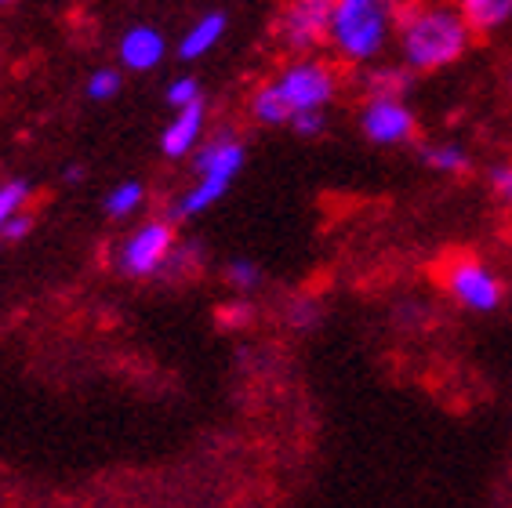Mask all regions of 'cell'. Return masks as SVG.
<instances>
[{"mask_svg":"<svg viewBox=\"0 0 512 508\" xmlns=\"http://www.w3.org/2000/svg\"><path fill=\"white\" fill-rule=\"evenodd\" d=\"M393 26L400 33V51L414 73H436L462 59L473 30L462 11L425 0V4H393Z\"/></svg>","mask_w":512,"mask_h":508,"instance_id":"obj_1","label":"cell"},{"mask_svg":"<svg viewBox=\"0 0 512 508\" xmlns=\"http://www.w3.org/2000/svg\"><path fill=\"white\" fill-rule=\"evenodd\" d=\"M393 30V0H335L331 37L342 62H371Z\"/></svg>","mask_w":512,"mask_h":508,"instance_id":"obj_2","label":"cell"},{"mask_svg":"<svg viewBox=\"0 0 512 508\" xmlns=\"http://www.w3.org/2000/svg\"><path fill=\"white\" fill-rule=\"evenodd\" d=\"M276 91L284 95V102L291 106V117L298 109H327L335 102V95L342 91V73L335 69V62L324 59H295L287 69L276 73Z\"/></svg>","mask_w":512,"mask_h":508,"instance_id":"obj_3","label":"cell"},{"mask_svg":"<svg viewBox=\"0 0 512 508\" xmlns=\"http://www.w3.org/2000/svg\"><path fill=\"white\" fill-rule=\"evenodd\" d=\"M335 0H287L276 22V40L287 55H313L331 37Z\"/></svg>","mask_w":512,"mask_h":508,"instance_id":"obj_4","label":"cell"},{"mask_svg":"<svg viewBox=\"0 0 512 508\" xmlns=\"http://www.w3.org/2000/svg\"><path fill=\"white\" fill-rule=\"evenodd\" d=\"M444 287L451 291V298L465 309H473V313H494L505 298V287L502 280L480 262V258H469V254H458L451 262L444 265V273H440Z\"/></svg>","mask_w":512,"mask_h":508,"instance_id":"obj_5","label":"cell"},{"mask_svg":"<svg viewBox=\"0 0 512 508\" xmlns=\"http://www.w3.org/2000/svg\"><path fill=\"white\" fill-rule=\"evenodd\" d=\"M178 244L175 222H164V218H153V222H142L135 233L124 240L117 254V269L131 280H146V276H160L164 262H168L171 247Z\"/></svg>","mask_w":512,"mask_h":508,"instance_id":"obj_6","label":"cell"},{"mask_svg":"<svg viewBox=\"0 0 512 508\" xmlns=\"http://www.w3.org/2000/svg\"><path fill=\"white\" fill-rule=\"evenodd\" d=\"M360 127L378 146H400V142H411L418 135V120L404 106V98H367Z\"/></svg>","mask_w":512,"mask_h":508,"instance_id":"obj_7","label":"cell"},{"mask_svg":"<svg viewBox=\"0 0 512 508\" xmlns=\"http://www.w3.org/2000/svg\"><path fill=\"white\" fill-rule=\"evenodd\" d=\"M204 120H207V106L204 98H193L186 106H178L175 120L164 127V135H160V149H164V157L178 160L193 153V146L200 142V131H204Z\"/></svg>","mask_w":512,"mask_h":508,"instance_id":"obj_8","label":"cell"},{"mask_svg":"<svg viewBox=\"0 0 512 508\" xmlns=\"http://www.w3.org/2000/svg\"><path fill=\"white\" fill-rule=\"evenodd\" d=\"M197 178H218V182H233L237 171L244 167V142L233 135H218L207 146H200L197 157Z\"/></svg>","mask_w":512,"mask_h":508,"instance_id":"obj_9","label":"cell"},{"mask_svg":"<svg viewBox=\"0 0 512 508\" xmlns=\"http://www.w3.org/2000/svg\"><path fill=\"white\" fill-rule=\"evenodd\" d=\"M164 59V37H160L153 26H135V30L124 33L120 40V62L128 69H153Z\"/></svg>","mask_w":512,"mask_h":508,"instance_id":"obj_10","label":"cell"},{"mask_svg":"<svg viewBox=\"0 0 512 508\" xmlns=\"http://www.w3.org/2000/svg\"><path fill=\"white\" fill-rule=\"evenodd\" d=\"M222 33H226V15H222V11H207V15H200V19L186 30V37L178 40V59L193 62V59H200V55H207V51L222 40Z\"/></svg>","mask_w":512,"mask_h":508,"instance_id":"obj_11","label":"cell"},{"mask_svg":"<svg viewBox=\"0 0 512 508\" xmlns=\"http://www.w3.org/2000/svg\"><path fill=\"white\" fill-rule=\"evenodd\" d=\"M411 66H371L360 77V95L364 98H404L411 91L414 77Z\"/></svg>","mask_w":512,"mask_h":508,"instance_id":"obj_12","label":"cell"},{"mask_svg":"<svg viewBox=\"0 0 512 508\" xmlns=\"http://www.w3.org/2000/svg\"><path fill=\"white\" fill-rule=\"evenodd\" d=\"M458 11L473 33H491L512 19V0H458Z\"/></svg>","mask_w":512,"mask_h":508,"instance_id":"obj_13","label":"cell"},{"mask_svg":"<svg viewBox=\"0 0 512 508\" xmlns=\"http://www.w3.org/2000/svg\"><path fill=\"white\" fill-rule=\"evenodd\" d=\"M229 182H218V178H200L197 186L189 189L182 200L175 204V215H171V222H182V218H193L200 215V211H207L211 204H218L222 196H226Z\"/></svg>","mask_w":512,"mask_h":508,"instance_id":"obj_14","label":"cell"},{"mask_svg":"<svg viewBox=\"0 0 512 508\" xmlns=\"http://www.w3.org/2000/svg\"><path fill=\"white\" fill-rule=\"evenodd\" d=\"M251 117L258 124H269V127H280V124H291V106L284 102V95L276 91V84H262V88L251 95Z\"/></svg>","mask_w":512,"mask_h":508,"instance_id":"obj_15","label":"cell"},{"mask_svg":"<svg viewBox=\"0 0 512 508\" xmlns=\"http://www.w3.org/2000/svg\"><path fill=\"white\" fill-rule=\"evenodd\" d=\"M200 269H204V251H200L197 244H182V240H178V244L171 247L160 276H164V280H186V276H197Z\"/></svg>","mask_w":512,"mask_h":508,"instance_id":"obj_16","label":"cell"},{"mask_svg":"<svg viewBox=\"0 0 512 508\" xmlns=\"http://www.w3.org/2000/svg\"><path fill=\"white\" fill-rule=\"evenodd\" d=\"M422 160L444 175H465L469 171V153L462 146H425Z\"/></svg>","mask_w":512,"mask_h":508,"instance_id":"obj_17","label":"cell"},{"mask_svg":"<svg viewBox=\"0 0 512 508\" xmlns=\"http://www.w3.org/2000/svg\"><path fill=\"white\" fill-rule=\"evenodd\" d=\"M142 200H146V189L138 186V182H120V186L106 196V215L124 218V215H131V211H138Z\"/></svg>","mask_w":512,"mask_h":508,"instance_id":"obj_18","label":"cell"},{"mask_svg":"<svg viewBox=\"0 0 512 508\" xmlns=\"http://www.w3.org/2000/svg\"><path fill=\"white\" fill-rule=\"evenodd\" d=\"M30 204V186L26 182H4L0 186V229H4V222H8L15 211H22V207Z\"/></svg>","mask_w":512,"mask_h":508,"instance_id":"obj_19","label":"cell"},{"mask_svg":"<svg viewBox=\"0 0 512 508\" xmlns=\"http://www.w3.org/2000/svg\"><path fill=\"white\" fill-rule=\"evenodd\" d=\"M258 316V309L251 302H229L218 309V320H222V327H229V331H244V327H251Z\"/></svg>","mask_w":512,"mask_h":508,"instance_id":"obj_20","label":"cell"},{"mask_svg":"<svg viewBox=\"0 0 512 508\" xmlns=\"http://www.w3.org/2000/svg\"><path fill=\"white\" fill-rule=\"evenodd\" d=\"M117 91H120L117 69H95L88 77V98H95V102H106V98H113Z\"/></svg>","mask_w":512,"mask_h":508,"instance_id":"obj_21","label":"cell"},{"mask_svg":"<svg viewBox=\"0 0 512 508\" xmlns=\"http://www.w3.org/2000/svg\"><path fill=\"white\" fill-rule=\"evenodd\" d=\"M226 280L237 287V291L251 294L258 284H262V269H258V265H251V262H233L226 269Z\"/></svg>","mask_w":512,"mask_h":508,"instance_id":"obj_22","label":"cell"},{"mask_svg":"<svg viewBox=\"0 0 512 508\" xmlns=\"http://www.w3.org/2000/svg\"><path fill=\"white\" fill-rule=\"evenodd\" d=\"M324 124H327V113H324V109H298L287 127H295L298 135L313 138V135H320V131H324Z\"/></svg>","mask_w":512,"mask_h":508,"instance_id":"obj_23","label":"cell"},{"mask_svg":"<svg viewBox=\"0 0 512 508\" xmlns=\"http://www.w3.org/2000/svg\"><path fill=\"white\" fill-rule=\"evenodd\" d=\"M193 98H200V84L193 77H178L168 84V102L171 106H186V102H193Z\"/></svg>","mask_w":512,"mask_h":508,"instance_id":"obj_24","label":"cell"},{"mask_svg":"<svg viewBox=\"0 0 512 508\" xmlns=\"http://www.w3.org/2000/svg\"><path fill=\"white\" fill-rule=\"evenodd\" d=\"M30 229H33V218L26 215V207H22V211H15V215L4 222V229H0V240L15 244V240H22V236H30Z\"/></svg>","mask_w":512,"mask_h":508,"instance_id":"obj_25","label":"cell"},{"mask_svg":"<svg viewBox=\"0 0 512 508\" xmlns=\"http://www.w3.org/2000/svg\"><path fill=\"white\" fill-rule=\"evenodd\" d=\"M491 186L498 189V196H502L505 204L512 207V167H494V171H491Z\"/></svg>","mask_w":512,"mask_h":508,"instance_id":"obj_26","label":"cell"},{"mask_svg":"<svg viewBox=\"0 0 512 508\" xmlns=\"http://www.w3.org/2000/svg\"><path fill=\"white\" fill-rule=\"evenodd\" d=\"M393 4H425V0H393Z\"/></svg>","mask_w":512,"mask_h":508,"instance_id":"obj_27","label":"cell"},{"mask_svg":"<svg viewBox=\"0 0 512 508\" xmlns=\"http://www.w3.org/2000/svg\"><path fill=\"white\" fill-rule=\"evenodd\" d=\"M0 4H11V0H0Z\"/></svg>","mask_w":512,"mask_h":508,"instance_id":"obj_28","label":"cell"}]
</instances>
